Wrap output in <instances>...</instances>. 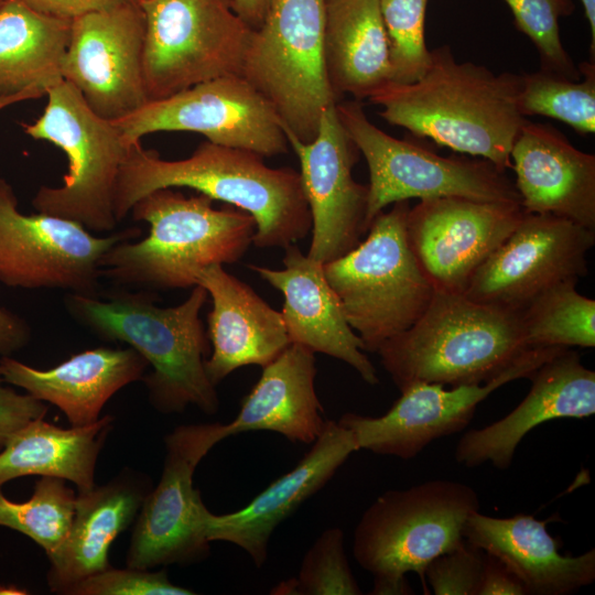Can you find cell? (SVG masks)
I'll use <instances>...</instances> for the list:
<instances>
[{
	"label": "cell",
	"mask_w": 595,
	"mask_h": 595,
	"mask_svg": "<svg viewBox=\"0 0 595 595\" xmlns=\"http://www.w3.org/2000/svg\"><path fill=\"white\" fill-rule=\"evenodd\" d=\"M515 24L534 44L541 69L577 80L582 76L560 37V18L572 14V0H504Z\"/></svg>",
	"instance_id": "36"
},
{
	"label": "cell",
	"mask_w": 595,
	"mask_h": 595,
	"mask_svg": "<svg viewBox=\"0 0 595 595\" xmlns=\"http://www.w3.org/2000/svg\"><path fill=\"white\" fill-rule=\"evenodd\" d=\"M193 589L173 584L165 570L130 567L108 569L93 574L66 595H191Z\"/></svg>",
	"instance_id": "38"
},
{
	"label": "cell",
	"mask_w": 595,
	"mask_h": 595,
	"mask_svg": "<svg viewBox=\"0 0 595 595\" xmlns=\"http://www.w3.org/2000/svg\"><path fill=\"white\" fill-rule=\"evenodd\" d=\"M392 205L375 217L363 241L323 264L349 326L371 353L412 326L436 292L408 240L409 201Z\"/></svg>",
	"instance_id": "7"
},
{
	"label": "cell",
	"mask_w": 595,
	"mask_h": 595,
	"mask_svg": "<svg viewBox=\"0 0 595 595\" xmlns=\"http://www.w3.org/2000/svg\"><path fill=\"white\" fill-rule=\"evenodd\" d=\"M342 126L369 171L365 226L397 202L463 197L521 204L515 183L487 160L442 156L415 142L397 139L375 126L358 100L336 104Z\"/></svg>",
	"instance_id": "10"
},
{
	"label": "cell",
	"mask_w": 595,
	"mask_h": 595,
	"mask_svg": "<svg viewBox=\"0 0 595 595\" xmlns=\"http://www.w3.org/2000/svg\"><path fill=\"white\" fill-rule=\"evenodd\" d=\"M521 204L463 197L420 199L407 216V236L436 291L464 293L475 271L513 231Z\"/></svg>",
	"instance_id": "18"
},
{
	"label": "cell",
	"mask_w": 595,
	"mask_h": 595,
	"mask_svg": "<svg viewBox=\"0 0 595 595\" xmlns=\"http://www.w3.org/2000/svg\"><path fill=\"white\" fill-rule=\"evenodd\" d=\"M282 261V270L248 267L283 294L281 314L291 343L339 359L364 381L377 385L376 368L364 353L360 337L349 326L323 264L305 256L295 244L284 248Z\"/></svg>",
	"instance_id": "22"
},
{
	"label": "cell",
	"mask_w": 595,
	"mask_h": 595,
	"mask_svg": "<svg viewBox=\"0 0 595 595\" xmlns=\"http://www.w3.org/2000/svg\"><path fill=\"white\" fill-rule=\"evenodd\" d=\"M130 213L149 224V235L112 246L100 260V277L151 292L193 288L203 268L238 261L256 232L247 212L217 209L208 196L186 197L173 187L144 195Z\"/></svg>",
	"instance_id": "4"
},
{
	"label": "cell",
	"mask_w": 595,
	"mask_h": 595,
	"mask_svg": "<svg viewBox=\"0 0 595 595\" xmlns=\"http://www.w3.org/2000/svg\"><path fill=\"white\" fill-rule=\"evenodd\" d=\"M583 76L570 79L544 69L521 75L518 107L523 117L544 116L580 134L595 132V64L583 62Z\"/></svg>",
	"instance_id": "33"
},
{
	"label": "cell",
	"mask_w": 595,
	"mask_h": 595,
	"mask_svg": "<svg viewBox=\"0 0 595 595\" xmlns=\"http://www.w3.org/2000/svg\"><path fill=\"white\" fill-rule=\"evenodd\" d=\"M284 132L299 160L301 185L311 214L307 256L325 264L355 248L367 232L368 187L353 177L358 150L339 121L336 105L324 112L311 142Z\"/></svg>",
	"instance_id": "19"
},
{
	"label": "cell",
	"mask_w": 595,
	"mask_h": 595,
	"mask_svg": "<svg viewBox=\"0 0 595 595\" xmlns=\"http://www.w3.org/2000/svg\"><path fill=\"white\" fill-rule=\"evenodd\" d=\"M311 450L288 473L272 482L247 506L234 512L205 517L209 542L225 541L248 553L255 565L264 564L275 528L334 476L348 456L358 451L353 433L326 421Z\"/></svg>",
	"instance_id": "21"
},
{
	"label": "cell",
	"mask_w": 595,
	"mask_h": 595,
	"mask_svg": "<svg viewBox=\"0 0 595 595\" xmlns=\"http://www.w3.org/2000/svg\"><path fill=\"white\" fill-rule=\"evenodd\" d=\"M140 234L127 228L99 237L71 219L24 215L13 187L0 177V282L8 286L97 296L104 255Z\"/></svg>",
	"instance_id": "13"
},
{
	"label": "cell",
	"mask_w": 595,
	"mask_h": 595,
	"mask_svg": "<svg viewBox=\"0 0 595 595\" xmlns=\"http://www.w3.org/2000/svg\"><path fill=\"white\" fill-rule=\"evenodd\" d=\"M47 102L24 132L60 148L68 171L57 187L41 186L32 199L39 212L79 223L89 231H111L118 224L113 209L120 167L129 145L119 128L95 113L80 93L63 80L46 91Z\"/></svg>",
	"instance_id": "8"
},
{
	"label": "cell",
	"mask_w": 595,
	"mask_h": 595,
	"mask_svg": "<svg viewBox=\"0 0 595 595\" xmlns=\"http://www.w3.org/2000/svg\"><path fill=\"white\" fill-rule=\"evenodd\" d=\"M527 350L518 312L436 291L419 320L376 353L401 390L413 382L484 383Z\"/></svg>",
	"instance_id": "5"
},
{
	"label": "cell",
	"mask_w": 595,
	"mask_h": 595,
	"mask_svg": "<svg viewBox=\"0 0 595 595\" xmlns=\"http://www.w3.org/2000/svg\"><path fill=\"white\" fill-rule=\"evenodd\" d=\"M549 519L518 513L498 518L474 512L464 539L496 556L520 581L527 595H569L595 580V549L572 556L559 552Z\"/></svg>",
	"instance_id": "26"
},
{
	"label": "cell",
	"mask_w": 595,
	"mask_h": 595,
	"mask_svg": "<svg viewBox=\"0 0 595 595\" xmlns=\"http://www.w3.org/2000/svg\"><path fill=\"white\" fill-rule=\"evenodd\" d=\"M58 477L42 476L26 501H13L0 488V526L23 533L46 554L66 537L75 510L76 494Z\"/></svg>",
	"instance_id": "34"
},
{
	"label": "cell",
	"mask_w": 595,
	"mask_h": 595,
	"mask_svg": "<svg viewBox=\"0 0 595 595\" xmlns=\"http://www.w3.org/2000/svg\"><path fill=\"white\" fill-rule=\"evenodd\" d=\"M566 348L527 350L515 364L487 382L451 387L413 382L380 416L345 413L337 421L348 429L359 450L410 459L431 442L464 430L477 405L501 386L530 378L545 361Z\"/></svg>",
	"instance_id": "15"
},
{
	"label": "cell",
	"mask_w": 595,
	"mask_h": 595,
	"mask_svg": "<svg viewBox=\"0 0 595 595\" xmlns=\"http://www.w3.org/2000/svg\"><path fill=\"white\" fill-rule=\"evenodd\" d=\"M151 489L148 476L125 469L110 482L77 494L66 537L46 554L52 593L66 595L82 580L111 566L113 540L136 520Z\"/></svg>",
	"instance_id": "27"
},
{
	"label": "cell",
	"mask_w": 595,
	"mask_h": 595,
	"mask_svg": "<svg viewBox=\"0 0 595 595\" xmlns=\"http://www.w3.org/2000/svg\"><path fill=\"white\" fill-rule=\"evenodd\" d=\"M148 361L133 348L98 347L77 353L50 369H37L11 356L0 358L8 385L57 407L71 426L96 422L120 389L142 380Z\"/></svg>",
	"instance_id": "25"
},
{
	"label": "cell",
	"mask_w": 595,
	"mask_h": 595,
	"mask_svg": "<svg viewBox=\"0 0 595 595\" xmlns=\"http://www.w3.org/2000/svg\"><path fill=\"white\" fill-rule=\"evenodd\" d=\"M112 423L111 415L68 429L44 418L28 422L0 451V488L20 477L51 476L73 483L78 494L91 490L97 459Z\"/></svg>",
	"instance_id": "30"
},
{
	"label": "cell",
	"mask_w": 595,
	"mask_h": 595,
	"mask_svg": "<svg viewBox=\"0 0 595 595\" xmlns=\"http://www.w3.org/2000/svg\"><path fill=\"white\" fill-rule=\"evenodd\" d=\"M527 214H550L595 230V155L550 125L526 121L511 152Z\"/></svg>",
	"instance_id": "23"
},
{
	"label": "cell",
	"mask_w": 595,
	"mask_h": 595,
	"mask_svg": "<svg viewBox=\"0 0 595 595\" xmlns=\"http://www.w3.org/2000/svg\"><path fill=\"white\" fill-rule=\"evenodd\" d=\"M484 556L483 550L464 540L430 562L424 572L425 584L435 595H477Z\"/></svg>",
	"instance_id": "39"
},
{
	"label": "cell",
	"mask_w": 595,
	"mask_h": 595,
	"mask_svg": "<svg viewBox=\"0 0 595 595\" xmlns=\"http://www.w3.org/2000/svg\"><path fill=\"white\" fill-rule=\"evenodd\" d=\"M226 437L227 424L220 422L182 424L166 434L162 474L136 518L127 566L190 565L209 555L208 509L193 486V475L203 457Z\"/></svg>",
	"instance_id": "12"
},
{
	"label": "cell",
	"mask_w": 595,
	"mask_h": 595,
	"mask_svg": "<svg viewBox=\"0 0 595 595\" xmlns=\"http://www.w3.org/2000/svg\"><path fill=\"white\" fill-rule=\"evenodd\" d=\"M112 122L129 145L150 133L185 131L263 158L283 154L290 147L272 105L241 75L218 77L149 101Z\"/></svg>",
	"instance_id": "14"
},
{
	"label": "cell",
	"mask_w": 595,
	"mask_h": 595,
	"mask_svg": "<svg viewBox=\"0 0 595 595\" xmlns=\"http://www.w3.org/2000/svg\"><path fill=\"white\" fill-rule=\"evenodd\" d=\"M31 339L29 324L19 315L0 306V356H11Z\"/></svg>",
	"instance_id": "43"
},
{
	"label": "cell",
	"mask_w": 595,
	"mask_h": 595,
	"mask_svg": "<svg viewBox=\"0 0 595 595\" xmlns=\"http://www.w3.org/2000/svg\"><path fill=\"white\" fill-rule=\"evenodd\" d=\"M595 230L550 214H527L472 277L464 295L518 312L545 290L578 281Z\"/></svg>",
	"instance_id": "16"
},
{
	"label": "cell",
	"mask_w": 595,
	"mask_h": 595,
	"mask_svg": "<svg viewBox=\"0 0 595 595\" xmlns=\"http://www.w3.org/2000/svg\"><path fill=\"white\" fill-rule=\"evenodd\" d=\"M583 4L585 17L589 24L591 30V52L592 61H594L595 54V0H580Z\"/></svg>",
	"instance_id": "45"
},
{
	"label": "cell",
	"mask_w": 595,
	"mask_h": 595,
	"mask_svg": "<svg viewBox=\"0 0 595 595\" xmlns=\"http://www.w3.org/2000/svg\"><path fill=\"white\" fill-rule=\"evenodd\" d=\"M262 368L237 416L227 423L228 435L271 431L291 442L313 443L326 422L315 391L314 353L291 343Z\"/></svg>",
	"instance_id": "28"
},
{
	"label": "cell",
	"mask_w": 595,
	"mask_h": 595,
	"mask_svg": "<svg viewBox=\"0 0 595 595\" xmlns=\"http://www.w3.org/2000/svg\"><path fill=\"white\" fill-rule=\"evenodd\" d=\"M45 95L40 91H26V93H22L15 96H11V97H0V110L10 105L18 104L25 100H31V99H37Z\"/></svg>",
	"instance_id": "46"
},
{
	"label": "cell",
	"mask_w": 595,
	"mask_h": 595,
	"mask_svg": "<svg viewBox=\"0 0 595 595\" xmlns=\"http://www.w3.org/2000/svg\"><path fill=\"white\" fill-rule=\"evenodd\" d=\"M144 15L143 77L149 101L241 75L251 29L231 0H137Z\"/></svg>",
	"instance_id": "11"
},
{
	"label": "cell",
	"mask_w": 595,
	"mask_h": 595,
	"mask_svg": "<svg viewBox=\"0 0 595 595\" xmlns=\"http://www.w3.org/2000/svg\"><path fill=\"white\" fill-rule=\"evenodd\" d=\"M324 32L325 0H273L252 31L241 71L283 129L303 142L314 140L324 112L338 102L326 72Z\"/></svg>",
	"instance_id": "9"
},
{
	"label": "cell",
	"mask_w": 595,
	"mask_h": 595,
	"mask_svg": "<svg viewBox=\"0 0 595 595\" xmlns=\"http://www.w3.org/2000/svg\"><path fill=\"white\" fill-rule=\"evenodd\" d=\"M520 85L521 75L458 63L448 46H441L431 51L418 80L389 83L368 100L387 122L506 171L512 169L510 152L527 121L518 107Z\"/></svg>",
	"instance_id": "2"
},
{
	"label": "cell",
	"mask_w": 595,
	"mask_h": 595,
	"mask_svg": "<svg viewBox=\"0 0 595 595\" xmlns=\"http://www.w3.org/2000/svg\"><path fill=\"white\" fill-rule=\"evenodd\" d=\"M339 528L324 530L305 553L296 581L299 595H359Z\"/></svg>",
	"instance_id": "37"
},
{
	"label": "cell",
	"mask_w": 595,
	"mask_h": 595,
	"mask_svg": "<svg viewBox=\"0 0 595 595\" xmlns=\"http://www.w3.org/2000/svg\"><path fill=\"white\" fill-rule=\"evenodd\" d=\"M195 279L213 302L207 316L212 354L205 369L215 387L240 367L267 366L291 344L281 312L223 264L203 268Z\"/></svg>",
	"instance_id": "24"
},
{
	"label": "cell",
	"mask_w": 595,
	"mask_h": 595,
	"mask_svg": "<svg viewBox=\"0 0 595 595\" xmlns=\"http://www.w3.org/2000/svg\"><path fill=\"white\" fill-rule=\"evenodd\" d=\"M526 398L506 416L466 432L455 450L466 467L490 463L507 469L517 446L536 426L554 419H584L595 413V372L570 348L555 355L529 378Z\"/></svg>",
	"instance_id": "20"
},
{
	"label": "cell",
	"mask_w": 595,
	"mask_h": 595,
	"mask_svg": "<svg viewBox=\"0 0 595 595\" xmlns=\"http://www.w3.org/2000/svg\"><path fill=\"white\" fill-rule=\"evenodd\" d=\"M166 187L192 188L247 212L256 221L252 244L259 248H285L311 230L299 172L270 167L255 152L209 141L201 143L191 156L173 161L142 148L141 141L132 143L116 185L117 221L144 195Z\"/></svg>",
	"instance_id": "1"
},
{
	"label": "cell",
	"mask_w": 595,
	"mask_h": 595,
	"mask_svg": "<svg viewBox=\"0 0 595 595\" xmlns=\"http://www.w3.org/2000/svg\"><path fill=\"white\" fill-rule=\"evenodd\" d=\"M479 508L474 488L446 479L381 494L363 513L353 542L355 560L375 577L370 594H412L409 572L426 591V566L465 540L466 521Z\"/></svg>",
	"instance_id": "6"
},
{
	"label": "cell",
	"mask_w": 595,
	"mask_h": 595,
	"mask_svg": "<svg viewBox=\"0 0 595 595\" xmlns=\"http://www.w3.org/2000/svg\"><path fill=\"white\" fill-rule=\"evenodd\" d=\"M324 54L338 101L369 98L391 83V63L379 0H325Z\"/></svg>",
	"instance_id": "29"
},
{
	"label": "cell",
	"mask_w": 595,
	"mask_h": 595,
	"mask_svg": "<svg viewBox=\"0 0 595 595\" xmlns=\"http://www.w3.org/2000/svg\"><path fill=\"white\" fill-rule=\"evenodd\" d=\"M237 14L253 30L263 22L273 0H231Z\"/></svg>",
	"instance_id": "44"
},
{
	"label": "cell",
	"mask_w": 595,
	"mask_h": 595,
	"mask_svg": "<svg viewBox=\"0 0 595 595\" xmlns=\"http://www.w3.org/2000/svg\"><path fill=\"white\" fill-rule=\"evenodd\" d=\"M144 32V15L137 0L72 19L62 76L104 119H121L149 102L143 77Z\"/></svg>",
	"instance_id": "17"
},
{
	"label": "cell",
	"mask_w": 595,
	"mask_h": 595,
	"mask_svg": "<svg viewBox=\"0 0 595 595\" xmlns=\"http://www.w3.org/2000/svg\"><path fill=\"white\" fill-rule=\"evenodd\" d=\"M30 8L53 17L74 19L79 15L112 9L136 0H21Z\"/></svg>",
	"instance_id": "41"
},
{
	"label": "cell",
	"mask_w": 595,
	"mask_h": 595,
	"mask_svg": "<svg viewBox=\"0 0 595 595\" xmlns=\"http://www.w3.org/2000/svg\"><path fill=\"white\" fill-rule=\"evenodd\" d=\"M207 295L194 285L184 302L162 307L151 291L119 289L102 298L67 293L64 304L91 334L126 343L148 361L152 371L142 381L156 411L181 413L192 404L212 415L219 399L205 369L209 340L199 318Z\"/></svg>",
	"instance_id": "3"
},
{
	"label": "cell",
	"mask_w": 595,
	"mask_h": 595,
	"mask_svg": "<svg viewBox=\"0 0 595 595\" xmlns=\"http://www.w3.org/2000/svg\"><path fill=\"white\" fill-rule=\"evenodd\" d=\"M477 595H527V593L520 581L501 561L485 553Z\"/></svg>",
	"instance_id": "42"
},
{
	"label": "cell",
	"mask_w": 595,
	"mask_h": 595,
	"mask_svg": "<svg viewBox=\"0 0 595 595\" xmlns=\"http://www.w3.org/2000/svg\"><path fill=\"white\" fill-rule=\"evenodd\" d=\"M577 281L559 283L518 311L529 349L595 346V301L576 291Z\"/></svg>",
	"instance_id": "32"
},
{
	"label": "cell",
	"mask_w": 595,
	"mask_h": 595,
	"mask_svg": "<svg viewBox=\"0 0 595 595\" xmlns=\"http://www.w3.org/2000/svg\"><path fill=\"white\" fill-rule=\"evenodd\" d=\"M2 0H0V4H1Z\"/></svg>",
	"instance_id": "47"
},
{
	"label": "cell",
	"mask_w": 595,
	"mask_h": 595,
	"mask_svg": "<svg viewBox=\"0 0 595 595\" xmlns=\"http://www.w3.org/2000/svg\"><path fill=\"white\" fill-rule=\"evenodd\" d=\"M0 372V451L10 436L28 422L44 418L45 402L7 386Z\"/></svg>",
	"instance_id": "40"
},
{
	"label": "cell",
	"mask_w": 595,
	"mask_h": 595,
	"mask_svg": "<svg viewBox=\"0 0 595 595\" xmlns=\"http://www.w3.org/2000/svg\"><path fill=\"white\" fill-rule=\"evenodd\" d=\"M428 0H379L391 63V83L410 84L428 69L431 51L424 36Z\"/></svg>",
	"instance_id": "35"
},
{
	"label": "cell",
	"mask_w": 595,
	"mask_h": 595,
	"mask_svg": "<svg viewBox=\"0 0 595 595\" xmlns=\"http://www.w3.org/2000/svg\"><path fill=\"white\" fill-rule=\"evenodd\" d=\"M72 20L41 13L21 0L0 4V97L46 91L62 83Z\"/></svg>",
	"instance_id": "31"
}]
</instances>
